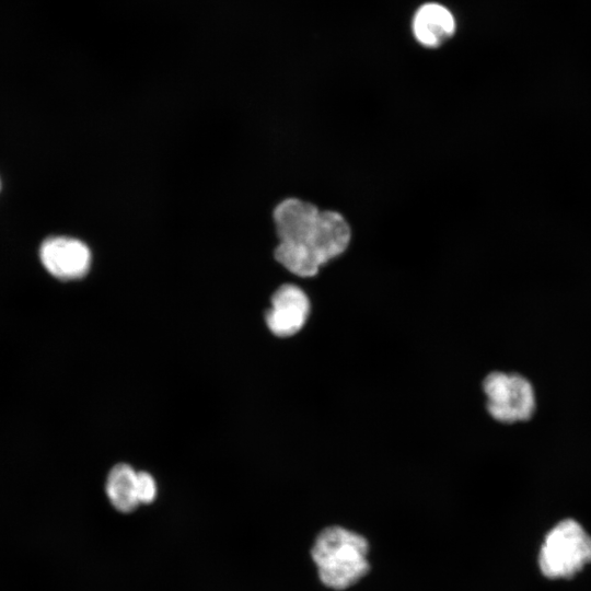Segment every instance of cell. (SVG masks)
<instances>
[{"instance_id": "obj_1", "label": "cell", "mask_w": 591, "mask_h": 591, "mask_svg": "<svg viewBox=\"0 0 591 591\" xmlns=\"http://www.w3.org/2000/svg\"><path fill=\"white\" fill-rule=\"evenodd\" d=\"M368 540L340 525L323 529L311 547V558L317 576L326 588L343 591L370 570Z\"/></svg>"}, {"instance_id": "obj_2", "label": "cell", "mask_w": 591, "mask_h": 591, "mask_svg": "<svg viewBox=\"0 0 591 591\" xmlns=\"http://www.w3.org/2000/svg\"><path fill=\"white\" fill-rule=\"evenodd\" d=\"M351 241V228L335 210H321L311 239L305 245L279 242L275 257L290 273L315 276L320 267L341 255Z\"/></svg>"}, {"instance_id": "obj_3", "label": "cell", "mask_w": 591, "mask_h": 591, "mask_svg": "<svg viewBox=\"0 0 591 591\" xmlns=\"http://www.w3.org/2000/svg\"><path fill=\"white\" fill-rule=\"evenodd\" d=\"M538 561L544 576L570 578L591 563V537L575 520H563L546 535Z\"/></svg>"}, {"instance_id": "obj_4", "label": "cell", "mask_w": 591, "mask_h": 591, "mask_svg": "<svg viewBox=\"0 0 591 591\" xmlns=\"http://www.w3.org/2000/svg\"><path fill=\"white\" fill-rule=\"evenodd\" d=\"M483 390L487 412L499 422H525L535 414L534 386L520 373L491 372L485 378Z\"/></svg>"}, {"instance_id": "obj_5", "label": "cell", "mask_w": 591, "mask_h": 591, "mask_svg": "<svg viewBox=\"0 0 591 591\" xmlns=\"http://www.w3.org/2000/svg\"><path fill=\"white\" fill-rule=\"evenodd\" d=\"M44 268L61 280L82 278L91 266V252L80 240L68 236H50L39 248Z\"/></svg>"}, {"instance_id": "obj_6", "label": "cell", "mask_w": 591, "mask_h": 591, "mask_svg": "<svg viewBox=\"0 0 591 591\" xmlns=\"http://www.w3.org/2000/svg\"><path fill=\"white\" fill-rule=\"evenodd\" d=\"M310 313V300L298 286L286 283L279 287L271 298V306L266 313V324L279 337L298 333Z\"/></svg>"}, {"instance_id": "obj_7", "label": "cell", "mask_w": 591, "mask_h": 591, "mask_svg": "<svg viewBox=\"0 0 591 591\" xmlns=\"http://www.w3.org/2000/svg\"><path fill=\"white\" fill-rule=\"evenodd\" d=\"M320 209L300 198H286L274 209L273 217L279 242L305 245L314 231Z\"/></svg>"}, {"instance_id": "obj_8", "label": "cell", "mask_w": 591, "mask_h": 591, "mask_svg": "<svg viewBox=\"0 0 591 591\" xmlns=\"http://www.w3.org/2000/svg\"><path fill=\"white\" fill-rule=\"evenodd\" d=\"M455 22L452 13L441 4H424L415 14L413 32L424 46L438 47L451 37Z\"/></svg>"}, {"instance_id": "obj_9", "label": "cell", "mask_w": 591, "mask_h": 591, "mask_svg": "<svg viewBox=\"0 0 591 591\" xmlns=\"http://www.w3.org/2000/svg\"><path fill=\"white\" fill-rule=\"evenodd\" d=\"M137 472L128 464L115 465L106 480V495L112 506L124 513L134 511L138 505Z\"/></svg>"}, {"instance_id": "obj_10", "label": "cell", "mask_w": 591, "mask_h": 591, "mask_svg": "<svg viewBox=\"0 0 591 591\" xmlns=\"http://www.w3.org/2000/svg\"><path fill=\"white\" fill-rule=\"evenodd\" d=\"M137 498L139 503H151L157 496L154 478L147 472H137Z\"/></svg>"}]
</instances>
